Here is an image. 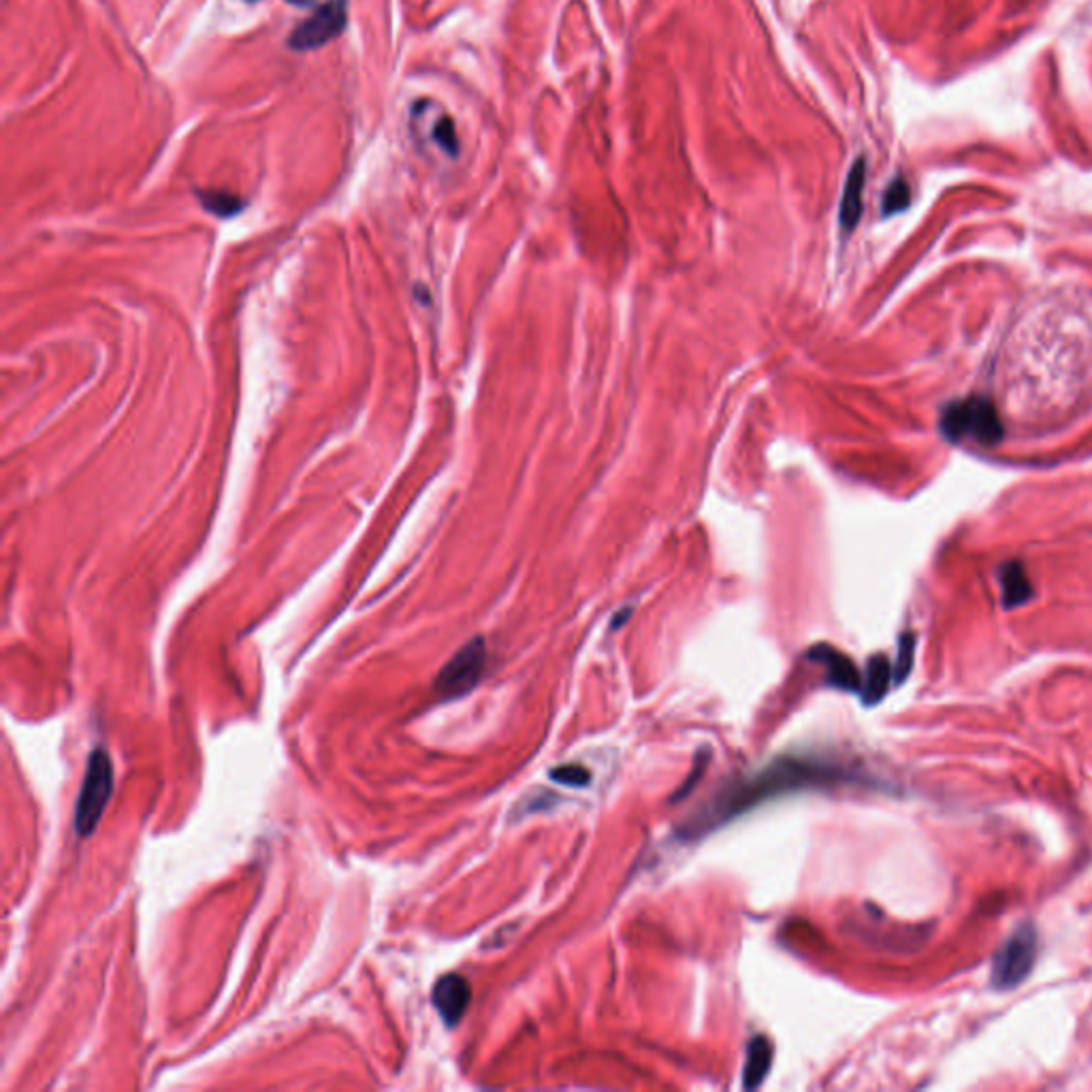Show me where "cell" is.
I'll list each match as a JSON object with an SVG mask.
<instances>
[{"label":"cell","mask_w":1092,"mask_h":1092,"mask_svg":"<svg viewBox=\"0 0 1092 1092\" xmlns=\"http://www.w3.org/2000/svg\"><path fill=\"white\" fill-rule=\"evenodd\" d=\"M832 775L834 770L830 766L826 768L813 764V762H777V764L768 766L764 772H760L756 779L740 783L736 788H730L728 794L719 796L713 802V807H710V813L696 819V823L700 828H710L713 821H726V818H733L736 813L758 805L762 798L796 790L800 786H809V783H826L832 779Z\"/></svg>","instance_id":"cell-1"},{"label":"cell","mask_w":1092,"mask_h":1092,"mask_svg":"<svg viewBox=\"0 0 1092 1092\" xmlns=\"http://www.w3.org/2000/svg\"><path fill=\"white\" fill-rule=\"evenodd\" d=\"M941 434L947 440L971 438L977 445L994 446L1003 440L1005 429L991 399L968 397L943 410Z\"/></svg>","instance_id":"cell-2"},{"label":"cell","mask_w":1092,"mask_h":1092,"mask_svg":"<svg viewBox=\"0 0 1092 1092\" xmlns=\"http://www.w3.org/2000/svg\"><path fill=\"white\" fill-rule=\"evenodd\" d=\"M113 794V764L105 749H95L88 758V768L75 807V832L81 839L90 837L102 819Z\"/></svg>","instance_id":"cell-3"},{"label":"cell","mask_w":1092,"mask_h":1092,"mask_svg":"<svg viewBox=\"0 0 1092 1092\" xmlns=\"http://www.w3.org/2000/svg\"><path fill=\"white\" fill-rule=\"evenodd\" d=\"M1035 958L1037 933L1033 926H1022L996 952L992 963V986L998 991H1012L1018 984H1022L1035 964Z\"/></svg>","instance_id":"cell-4"},{"label":"cell","mask_w":1092,"mask_h":1092,"mask_svg":"<svg viewBox=\"0 0 1092 1092\" xmlns=\"http://www.w3.org/2000/svg\"><path fill=\"white\" fill-rule=\"evenodd\" d=\"M487 664V647L482 638H474L442 668L436 678V692L442 698H459L478 685Z\"/></svg>","instance_id":"cell-5"},{"label":"cell","mask_w":1092,"mask_h":1092,"mask_svg":"<svg viewBox=\"0 0 1092 1092\" xmlns=\"http://www.w3.org/2000/svg\"><path fill=\"white\" fill-rule=\"evenodd\" d=\"M344 26H346V0H329V3L318 7L305 22H302L293 30L288 43H291V47L297 51L316 49L329 43V41H333L337 35H342Z\"/></svg>","instance_id":"cell-6"},{"label":"cell","mask_w":1092,"mask_h":1092,"mask_svg":"<svg viewBox=\"0 0 1092 1092\" xmlns=\"http://www.w3.org/2000/svg\"><path fill=\"white\" fill-rule=\"evenodd\" d=\"M431 1001H434L440 1018L445 1020V1024L455 1026L468 1012L472 1001V988L466 977H461L457 973H448L436 982Z\"/></svg>","instance_id":"cell-7"},{"label":"cell","mask_w":1092,"mask_h":1092,"mask_svg":"<svg viewBox=\"0 0 1092 1092\" xmlns=\"http://www.w3.org/2000/svg\"><path fill=\"white\" fill-rule=\"evenodd\" d=\"M809 657L813 659V662H818V664L826 668L830 685L839 687V689H848V692H860L862 675L858 673L856 664H853L848 655L839 653L837 648L821 645V647L813 648Z\"/></svg>","instance_id":"cell-8"},{"label":"cell","mask_w":1092,"mask_h":1092,"mask_svg":"<svg viewBox=\"0 0 1092 1092\" xmlns=\"http://www.w3.org/2000/svg\"><path fill=\"white\" fill-rule=\"evenodd\" d=\"M864 182H867V160L858 158L851 164L845 180V190L841 199L839 220L845 231H853L860 222L862 216V194H864Z\"/></svg>","instance_id":"cell-9"},{"label":"cell","mask_w":1092,"mask_h":1092,"mask_svg":"<svg viewBox=\"0 0 1092 1092\" xmlns=\"http://www.w3.org/2000/svg\"><path fill=\"white\" fill-rule=\"evenodd\" d=\"M772 1065V1044L766 1037H754L747 1048V1063L743 1071V1084L747 1090L758 1088L768 1076Z\"/></svg>","instance_id":"cell-10"},{"label":"cell","mask_w":1092,"mask_h":1092,"mask_svg":"<svg viewBox=\"0 0 1092 1092\" xmlns=\"http://www.w3.org/2000/svg\"><path fill=\"white\" fill-rule=\"evenodd\" d=\"M892 666L885 655H875L867 666V673L862 676L860 696L867 704H875L885 696L892 681Z\"/></svg>","instance_id":"cell-11"},{"label":"cell","mask_w":1092,"mask_h":1092,"mask_svg":"<svg viewBox=\"0 0 1092 1092\" xmlns=\"http://www.w3.org/2000/svg\"><path fill=\"white\" fill-rule=\"evenodd\" d=\"M1001 585H1003V597L1007 609H1016V606L1024 604L1033 597V587L1028 583V576L1022 565L1016 561L1003 565Z\"/></svg>","instance_id":"cell-12"},{"label":"cell","mask_w":1092,"mask_h":1092,"mask_svg":"<svg viewBox=\"0 0 1092 1092\" xmlns=\"http://www.w3.org/2000/svg\"><path fill=\"white\" fill-rule=\"evenodd\" d=\"M909 203H911L909 184H906L903 178H896L883 194L881 212H883V216H894V214H899V212L909 208Z\"/></svg>","instance_id":"cell-13"},{"label":"cell","mask_w":1092,"mask_h":1092,"mask_svg":"<svg viewBox=\"0 0 1092 1092\" xmlns=\"http://www.w3.org/2000/svg\"><path fill=\"white\" fill-rule=\"evenodd\" d=\"M203 208H208L216 216H233L242 210V201L226 192H205L201 194Z\"/></svg>","instance_id":"cell-14"},{"label":"cell","mask_w":1092,"mask_h":1092,"mask_svg":"<svg viewBox=\"0 0 1092 1092\" xmlns=\"http://www.w3.org/2000/svg\"><path fill=\"white\" fill-rule=\"evenodd\" d=\"M913 647H915V638L911 634H905L899 643V657H896V664L892 668L894 683H903L906 675H909L913 666Z\"/></svg>","instance_id":"cell-15"},{"label":"cell","mask_w":1092,"mask_h":1092,"mask_svg":"<svg viewBox=\"0 0 1092 1092\" xmlns=\"http://www.w3.org/2000/svg\"><path fill=\"white\" fill-rule=\"evenodd\" d=\"M551 779L561 783V786H574L583 788L591 781V772L581 764H563L551 772Z\"/></svg>","instance_id":"cell-16"},{"label":"cell","mask_w":1092,"mask_h":1092,"mask_svg":"<svg viewBox=\"0 0 1092 1092\" xmlns=\"http://www.w3.org/2000/svg\"><path fill=\"white\" fill-rule=\"evenodd\" d=\"M630 613H632V611H625V613H619V615H617V619L613 621V630H617V627H619V625H621V621H625V619H627V617H630Z\"/></svg>","instance_id":"cell-17"},{"label":"cell","mask_w":1092,"mask_h":1092,"mask_svg":"<svg viewBox=\"0 0 1092 1092\" xmlns=\"http://www.w3.org/2000/svg\"><path fill=\"white\" fill-rule=\"evenodd\" d=\"M286 3H291V5H297V7H305V5H307V3H312V0H286Z\"/></svg>","instance_id":"cell-18"}]
</instances>
